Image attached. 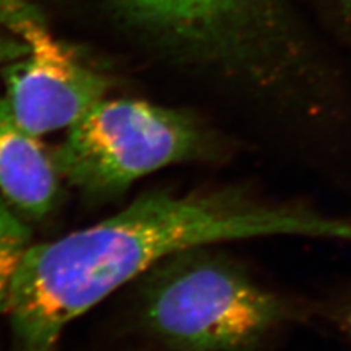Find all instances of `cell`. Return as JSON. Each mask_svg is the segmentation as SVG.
Instances as JSON below:
<instances>
[{
	"mask_svg": "<svg viewBox=\"0 0 351 351\" xmlns=\"http://www.w3.org/2000/svg\"><path fill=\"white\" fill-rule=\"evenodd\" d=\"M28 49L15 37H0V63L15 62L25 58Z\"/></svg>",
	"mask_w": 351,
	"mask_h": 351,
	"instance_id": "ba28073f",
	"label": "cell"
},
{
	"mask_svg": "<svg viewBox=\"0 0 351 351\" xmlns=\"http://www.w3.org/2000/svg\"><path fill=\"white\" fill-rule=\"evenodd\" d=\"M261 237L351 243V219L236 186L147 192L91 227L31 245L6 311L15 350L54 351L76 317L173 255Z\"/></svg>",
	"mask_w": 351,
	"mask_h": 351,
	"instance_id": "6da1fadb",
	"label": "cell"
},
{
	"mask_svg": "<svg viewBox=\"0 0 351 351\" xmlns=\"http://www.w3.org/2000/svg\"><path fill=\"white\" fill-rule=\"evenodd\" d=\"M227 142L189 113L142 100H101L53 154L60 178L106 197L173 164L221 161Z\"/></svg>",
	"mask_w": 351,
	"mask_h": 351,
	"instance_id": "3957f363",
	"label": "cell"
},
{
	"mask_svg": "<svg viewBox=\"0 0 351 351\" xmlns=\"http://www.w3.org/2000/svg\"><path fill=\"white\" fill-rule=\"evenodd\" d=\"M141 15L156 24L178 29L210 25L239 5L240 0H123Z\"/></svg>",
	"mask_w": 351,
	"mask_h": 351,
	"instance_id": "8992f818",
	"label": "cell"
},
{
	"mask_svg": "<svg viewBox=\"0 0 351 351\" xmlns=\"http://www.w3.org/2000/svg\"><path fill=\"white\" fill-rule=\"evenodd\" d=\"M15 208L0 197V313H6L18 269L31 247V230Z\"/></svg>",
	"mask_w": 351,
	"mask_h": 351,
	"instance_id": "52a82bcc",
	"label": "cell"
},
{
	"mask_svg": "<svg viewBox=\"0 0 351 351\" xmlns=\"http://www.w3.org/2000/svg\"><path fill=\"white\" fill-rule=\"evenodd\" d=\"M60 174L38 136L19 125L0 97V192L29 218L47 215L58 199Z\"/></svg>",
	"mask_w": 351,
	"mask_h": 351,
	"instance_id": "5b68a950",
	"label": "cell"
},
{
	"mask_svg": "<svg viewBox=\"0 0 351 351\" xmlns=\"http://www.w3.org/2000/svg\"><path fill=\"white\" fill-rule=\"evenodd\" d=\"M142 315L151 331L178 351H250L298 311L206 246L180 252L151 269Z\"/></svg>",
	"mask_w": 351,
	"mask_h": 351,
	"instance_id": "7a4b0ae2",
	"label": "cell"
},
{
	"mask_svg": "<svg viewBox=\"0 0 351 351\" xmlns=\"http://www.w3.org/2000/svg\"><path fill=\"white\" fill-rule=\"evenodd\" d=\"M0 21L28 49L27 56L16 60L6 75L9 88L37 91L88 82L100 75L54 37L36 8L25 0H0Z\"/></svg>",
	"mask_w": 351,
	"mask_h": 351,
	"instance_id": "277c9868",
	"label": "cell"
}]
</instances>
